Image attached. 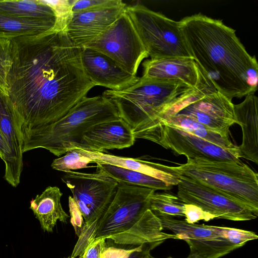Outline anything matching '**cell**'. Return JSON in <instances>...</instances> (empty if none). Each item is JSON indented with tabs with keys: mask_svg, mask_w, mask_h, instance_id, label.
<instances>
[{
	"mask_svg": "<svg viewBox=\"0 0 258 258\" xmlns=\"http://www.w3.org/2000/svg\"><path fill=\"white\" fill-rule=\"evenodd\" d=\"M126 6L123 3L113 7L73 13L66 32L75 46L83 47L106 31Z\"/></svg>",
	"mask_w": 258,
	"mask_h": 258,
	"instance_id": "17",
	"label": "cell"
},
{
	"mask_svg": "<svg viewBox=\"0 0 258 258\" xmlns=\"http://www.w3.org/2000/svg\"><path fill=\"white\" fill-rule=\"evenodd\" d=\"M19 115L9 96L0 90V129L9 155L4 162V178L14 187L20 182L23 170V137Z\"/></svg>",
	"mask_w": 258,
	"mask_h": 258,
	"instance_id": "14",
	"label": "cell"
},
{
	"mask_svg": "<svg viewBox=\"0 0 258 258\" xmlns=\"http://www.w3.org/2000/svg\"><path fill=\"white\" fill-rule=\"evenodd\" d=\"M79 152L90 158L92 163L108 164L139 172L159 179L169 186L177 185L179 178L163 170L161 164L133 158L118 156L103 152H91L79 148Z\"/></svg>",
	"mask_w": 258,
	"mask_h": 258,
	"instance_id": "20",
	"label": "cell"
},
{
	"mask_svg": "<svg viewBox=\"0 0 258 258\" xmlns=\"http://www.w3.org/2000/svg\"><path fill=\"white\" fill-rule=\"evenodd\" d=\"M92 163L90 158L82 154L77 149H74L66 153V155L54 159L51 167L53 169L64 172L89 167Z\"/></svg>",
	"mask_w": 258,
	"mask_h": 258,
	"instance_id": "27",
	"label": "cell"
},
{
	"mask_svg": "<svg viewBox=\"0 0 258 258\" xmlns=\"http://www.w3.org/2000/svg\"><path fill=\"white\" fill-rule=\"evenodd\" d=\"M192 89L178 81L141 77L126 89L106 90L102 95L113 102L120 118L128 124L135 139H141L166 107Z\"/></svg>",
	"mask_w": 258,
	"mask_h": 258,
	"instance_id": "5",
	"label": "cell"
},
{
	"mask_svg": "<svg viewBox=\"0 0 258 258\" xmlns=\"http://www.w3.org/2000/svg\"><path fill=\"white\" fill-rule=\"evenodd\" d=\"M135 140L130 126L119 118L94 126L84 134L75 149L103 152L107 150L130 147Z\"/></svg>",
	"mask_w": 258,
	"mask_h": 258,
	"instance_id": "18",
	"label": "cell"
},
{
	"mask_svg": "<svg viewBox=\"0 0 258 258\" xmlns=\"http://www.w3.org/2000/svg\"><path fill=\"white\" fill-rule=\"evenodd\" d=\"M0 13L20 18L56 19L53 9L42 0L0 1Z\"/></svg>",
	"mask_w": 258,
	"mask_h": 258,
	"instance_id": "25",
	"label": "cell"
},
{
	"mask_svg": "<svg viewBox=\"0 0 258 258\" xmlns=\"http://www.w3.org/2000/svg\"><path fill=\"white\" fill-rule=\"evenodd\" d=\"M125 11L151 59L192 57L181 31L179 21L141 4L127 6Z\"/></svg>",
	"mask_w": 258,
	"mask_h": 258,
	"instance_id": "7",
	"label": "cell"
},
{
	"mask_svg": "<svg viewBox=\"0 0 258 258\" xmlns=\"http://www.w3.org/2000/svg\"><path fill=\"white\" fill-rule=\"evenodd\" d=\"M258 99L254 93L245 96L244 100L234 104L236 124L242 129V141L238 146L239 158L258 163Z\"/></svg>",
	"mask_w": 258,
	"mask_h": 258,
	"instance_id": "19",
	"label": "cell"
},
{
	"mask_svg": "<svg viewBox=\"0 0 258 258\" xmlns=\"http://www.w3.org/2000/svg\"><path fill=\"white\" fill-rule=\"evenodd\" d=\"M9 155L4 136L0 129V158L5 162Z\"/></svg>",
	"mask_w": 258,
	"mask_h": 258,
	"instance_id": "35",
	"label": "cell"
},
{
	"mask_svg": "<svg viewBox=\"0 0 258 258\" xmlns=\"http://www.w3.org/2000/svg\"><path fill=\"white\" fill-rule=\"evenodd\" d=\"M72 1L73 0L42 1L43 3L49 6L55 13L56 16L55 30L57 31L66 30L73 14Z\"/></svg>",
	"mask_w": 258,
	"mask_h": 258,
	"instance_id": "29",
	"label": "cell"
},
{
	"mask_svg": "<svg viewBox=\"0 0 258 258\" xmlns=\"http://www.w3.org/2000/svg\"><path fill=\"white\" fill-rule=\"evenodd\" d=\"M179 22L191 56L217 91L231 100L255 93L257 62L236 36L235 30L201 13Z\"/></svg>",
	"mask_w": 258,
	"mask_h": 258,
	"instance_id": "2",
	"label": "cell"
},
{
	"mask_svg": "<svg viewBox=\"0 0 258 258\" xmlns=\"http://www.w3.org/2000/svg\"><path fill=\"white\" fill-rule=\"evenodd\" d=\"M143 67L144 79L178 81L194 89L212 84L192 57L150 59Z\"/></svg>",
	"mask_w": 258,
	"mask_h": 258,
	"instance_id": "16",
	"label": "cell"
},
{
	"mask_svg": "<svg viewBox=\"0 0 258 258\" xmlns=\"http://www.w3.org/2000/svg\"><path fill=\"white\" fill-rule=\"evenodd\" d=\"M123 3L121 0H73V13L97 10L120 5Z\"/></svg>",
	"mask_w": 258,
	"mask_h": 258,
	"instance_id": "30",
	"label": "cell"
},
{
	"mask_svg": "<svg viewBox=\"0 0 258 258\" xmlns=\"http://www.w3.org/2000/svg\"><path fill=\"white\" fill-rule=\"evenodd\" d=\"M61 179L72 192L70 198L83 217L84 230L97 223L118 185L115 180L98 170L95 173L70 171L64 172Z\"/></svg>",
	"mask_w": 258,
	"mask_h": 258,
	"instance_id": "9",
	"label": "cell"
},
{
	"mask_svg": "<svg viewBox=\"0 0 258 258\" xmlns=\"http://www.w3.org/2000/svg\"><path fill=\"white\" fill-rule=\"evenodd\" d=\"M149 204L156 216H184V203L171 194L155 191L150 196Z\"/></svg>",
	"mask_w": 258,
	"mask_h": 258,
	"instance_id": "26",
	"label": "cell"
},
{
	"mask_svg": "<svg viewBox=\"0 0 258 258\" xmlns=\"http://www.w3.org/2000/svg\"><path fill=\"white\" fill-rule=\"evenodd\" d=\"M156 190L118 183L116 193L95 225L91 243L100 238L107 245L138 247L146 243L159 244L179 236L163 231L159 218L150 209V196ZM106 241V240H105Z\"/></svg>",
	"mask_w": 258,
	"mask_h": 258,
	"instance_id": "3",
	"label": "cell"
},
{
	"mask_svg": "<svg viewBox=\"0 0 258 258\" xmlns=\"http://www.w3.org/2000/svg\"><path fill=\"white\" fill-rule=\"evenodd\" d=\"M182 235L190 248L186 258H220L258 238L251 231L196 224H186Z\"/></svg>",
	"mask_w": 258,
	"mask_h": 258,
	"instance_id": "11",
	"label": "cell"
},
{
	"mask_svg": "<svg viewBox=\"0 0 258 258\" xmlns=\"http://www.w3.org/2000/svg\"><path fill=\"white\" fill-rule=\"evenodd\" d=\"M158 123L177 127L221 147L229 148L235 146L231 142L229 137L223 136L212 131L203 124L184 114H176L166 117L159 120L153 126Z\"/></svg>",
	"mask_w": 258,
	"mask_h": 258,
	"instance_id": "24",
	"label": "cell"
},
{
	"mask_svg": "<svg viewBox=\"0 0 258 258\" xmlns=\"http://www.w3.org/2000/svg\"><path fill=\"white\" fill-rule=\"evenodd\" d=\"M62 196L58 187L49 186L31 200L30 209L44 231L52 232L57 220L67 223L69 216L61 206Z\"/></svg>",
	"mask_w": 258,
	"mask_h": 258,
	"instance_id": "21",
	"label": "cell"
},
{
	"mask_svg": "<svg viewBox=\"0 0 258 258\" xmlns=\"http://www.w3.org/2000/svg\"><path fill=\"white\" fill-rule=\"evenodd\" d=\"M142 139L150 141L187 159L240 161L238 146L226 148L196 136L176 126L158 123Z\"/></svg>",
	"mask_w": 258,
	"mask_h": 258,
	"instance_id": "12",
	"label": "cell"
},
{
	"mask_svg": "<svg viewBox=\"0 0 258 258\" xmlns=\"http://www.w3.org/2000/svg\"><path fill=\"white\" fill-rule=\"evenodd\" d=\"M173 175H180L218 190L249 207L258 214V174L240 161L187 159L178 166L163 165Z\"/></svg>",
	"mask_w": 258,
	"mask_h": 258,
	"instance_id": "6",
	"label": "cell"
},
{
	"mask_svg": "<svg viewBox=\"0 0 258 258\" xmlns=\"http://www.w3.org/2000/svg\"><path fill=\"white\" fill-rule=\"evenodd\" d=\"M83 47L107 56L133 75H136L142 61L149 56L125 11L106 31Z\"/></svg>",
	"mask_w": 258,
	"mask_h": 258,
	"instance_id": "10",
	"label": "cell"
},
{
	"mask_svg": "<svg viewBox=\"0 0 258 258\" xmlns=\"http://www.w3.org/2000/svg\"><path fill=\"white\" fill-rule=\"evenodd\" d=\"M160 245L157 243H146L138 247L127 258H143L144 256L155 247Z\"/></svg>",
	"mask_w": 258,
	"mask_h": 258,
	"instance_id": "34",
	"label": "cell"
},
{
	"mask_svg": "<svg viewBox=\"0 0 258 258\" xmlns=\"http://www.w3.org/2000/svg\"><path fill=\"white\" fill-rule=\"evenodd\" d=\"M185 221L188 224H195L200 221L208 222L216 219V217L203 210L200 207L192 204H184Z\"/></svg>",
	"mask_w": 258,
	"mask_h": 258,
	"instance_id": "31",
	"label": "cell"
},
{
	"mask_svg": "<svg viewBox=\"0 0 258 258\" xmlns=\"http://www.w3.org/2000/svg\"><path fill=\"white\" fill-rule=\"evenodd\" d=\"M67 258H71V257H67ZM79 258H81V257L80 256V257Z\"/></svg>",
	"mask_w": 258,
	"mask_h": 258,
	"instance_id": "37",
	"label": "cell"
},
{
	"mask_svg": "<svg viewBox=\"0 0 258 258\" xmlns=\"http://www.w3.org/2000/svg\"><path fill=\"white\" fill-rule=\"evenodd\" d=\"M176 114L186 115L212 131L228 137L230 126L236 123L232 100L212 84L192 89L180 96L161 112L156 122Z\"/></svg>",
	"mask_w": 258,
	"mask_h": 258,
	"instance_id": "8",
	"label": "cell"
},
{
	"mask_svg": "<svg viewBox=\"0 0 258 258\" xmlns=\"http://www.w3.org/2000/svg\"><path fill=\"white\" fill-rule=\"evenodd\" d=\"M143 258H155L154 257H153V256H152L151 254H150V252L149 253H148L146 255H145Z\"/></svg>",
	"mask_w": 258,
	"mask_h": 258,
	"instance_id": "36",
	"label": "cell"
},
{
	"mask_svg": "<svg viewBox=\"0 0 258 258\" xmlns=\"http://www.w3.org/2000/svg\"><path fill=\"white\" fill-rule=\"evenodd\" d=\"M105 240L100 238L91 243L80 256L81 258H100L105 246Z\"/></svg>",
	"mask_w": 258,
	"mask_h": 258,
	"instance_id": "33",
	"label": "cell"
},
{
	"mask_svg": "<svg viewBox=\"0 0 258 258\" xmlns=\"http://www.w3.org/2000/svg\"><path fill=\"white\" fill-rule=\"evenodd\" d=\"M120 118L108 98H83L57 121L42 126L22 128V152L43 148L60 156L76 147L84 134L98 124Z\"/></svg>",
	"mask_w": 258,
	"mask_h": 258,
	"instance_id": "4",
	"label": "cell"
},
{
	"mask_svg": "<svg viewBox=\"0 0 258 258\" xmlns=\"http://www.w3.org/2000/svg\"><path fill=\"white\" fill-rule=\"evenodd\" d=\"M56 19L20 18L0 13V38L41 34L54 29Z\"/></svg>",
	"mask_w": 258,
	"mask_h": 258,
	"instance_id": "22",
	"label": "cell"
},
{
	"mask_svg": "<svg viewBox=\"0 0 258 258\" xmlns=\"http://www.w3.org/2000/svg\"><path fill=\"white\" fill-rule=\"evenodd\" d=\"M96 165L97 170L112 178L118 183L145 187L155 190H168L173 187L159 179L139 172L105 163H96Z\"/></svg>",
	"mask_w": 258,
	"mask_h": 258,
	"instance_id": "23",
	"label": "cell"
},
{
	"mask_svg": "<svg viewBox=\"0 0 258 258\" xmlns=\"http://www.w3.org/2000/svg\"><path fill=\"white\" fill-rule=\"evenodd\" d=\"M83 70L92 83L113 91H120L133 86L140 79L119 66L107 56L95 50L81 47Z\"/></svg>",
	"mask_w": 258,
	"mask_h": 258,
	"instance_id": "15",
	"label": "cell"
},
{
	"mask_svg": "<svg viewBox=\"0 0 258 258\" xmlns=\"http://www.w3.org/2000/svg\"><path fill=\"white\" fill-rule=\"evenodd\" d=\"M138 247L105 244L100 258H127L133 251L137 249Z\"/></svg>",
	"mask_w": 258,
	"mask_h": 258,
	"instance_id": "32",
	"label": "cell"
},
{
	"mask_svg": "<svg viewBox=\"0 0 258 258\" xmlns=\"http://www.w3.org/2000/svg\"><path fill=\"white\" fill-rule=\"evenodd\" d=\"M10 40L7 91L21 128L57 121L94 87L83 70L80 48L65 30Z\"/></svg>",
	"mask_w": 258,
	"mask_h": 258,
	"instance_id": "1",
	"label": "cell"
},
{
	"mask_svg": "<svg viewBox=\"0 0 258 258\" xmlns=\"http://www.w3.org/2000/svg\"><path fill=\"white\" fill-rule=\"evenodd\" d=\"M12 62L11 41L0 38V90L7 95V80Z\"/></svg>",
	"mask_w": 258,
	"mask_h": 258,
	"instance_id": "28",
	"label": "cell"
},
{
	"mask_svg": "<svg viewBox=\"0 0 258 258\" xmlns=\"http://www.w3.org/2000/svg\"><path fill=\"white\" fill-rule=\"evenodd\" d=\"M176 176L180 180L177 197L183 203L197 206L217 219L245 221L257 218L249 207L234 198L185 176Z\"/></svg>",
	"mask_w": 258,
	"mask_h": 258,
	"instance_id": "13",
	"label": "cell"
}]
</instances>
